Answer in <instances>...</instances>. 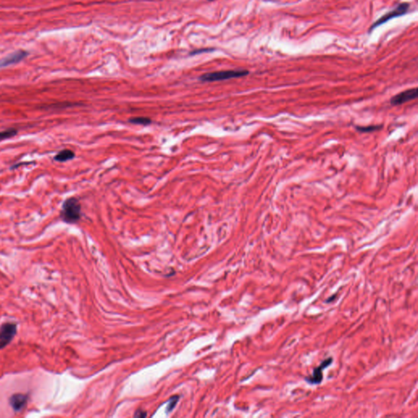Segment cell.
<instances>
[{"instance_id": "8fae6325", "label": "cell", "mask_w": 418, "mask_h": 418, "mask_svg": "<svg viewBox=\"0 0 418 418\" xmlns=\"http://www.w3.org/2000/svg\"><path fill=\"white\" fill-rule=\"evenodd\" d=\"M382 125L356 126L355 128L358 132L362 133H369L375 131L379 130L382 128Z\"/></svg>"}, {"instance_id": "30bf717a", "label": "cell", "mask_w": 418, "mask_h": 418, "mask_svg": "<svg viewBox=\"0 0 418 418\" xmlns=\"http://www.w3.org/2000/svg\"><path fill=\"white\" fill-rule=\"evenodd\" d=\"M128 122L131 124L142 126L150 125L152 123L151 119H149L147 117H133V118L128 119Z\"/></svg>"}, {"instance_id": "4fadbf2b", "label": "cell", "mask_w": 418, "mask_h": 418, "mask_svg": "<svg viewBox=\"0 0 418 418\" xmlns=\"http://www.w3.org/2000/svg\"><path fill=\"white\" fill-rule=\"evenodd\" d=\"M171 401H172V402H171V404H169V406H168V409H167V410H168V411H170L171 409H173L174 406H175V405H176V403L177 402V399H176V400H174L173 398H172V399H171Z\"/></svg>"}, {"instance_id": "3957f363", "label": "cell", "mask_w": 418, "mask_h": 418, "mask_svg": "<svg viewBox=\"0 0 418 418\" xmlns=\"http://www.w3.org/2000/svg\"><path fill=\"white\" fill-rule=\"evenodd\" d=\"M409 7H410V4H409V2H402V3L398 5L395 9L386 12L381 18L378 19L377 21H375L373 25H371L369 32H371L372 30H374L376 28L379 27L380 25H383V24L390 21L391 19L399 17V16H403V15L407 13Z\"/></svg>"}, {"instance_id": "277c9868", "label": "cell", "mask_w": 418, "mask_h": 418, "mask_svg": "<svg viewBox=\"0 0 418 418\" xmlns=\"http://www.w3.org/2000/svg\"><path fill=\"white\" fill-rule=\"evenodd\" d=\"M418 97V88H409L405 91H401L396 94V96L391 97V104L393 105H400L405 104L409 101H413Z\"/></svg>"}, {"instance_id": "7a4b0ae2", "label": "cell", "mask_w": 418, "mask_h": 418, "mask_svg": "<svg viewBox=\"0 0 418 418\" xmlns=\"http://www.w3.org/2000/svg\"><path fill=\"white\" fill-rule=\"evenodd\" d=\"M249 71L246 70H232V71H217L213 73L205 74L200 77V80L204 82H215L231 79L240 78L248 76Z\"/></svg>"}, {"instance_id": "52a82bcc", "label": "cell", "mask_w": 418, "mask_h": 418, "mask_svg": "<svg viewBox=\"0 0 418 418\" xmlns=\"http://www.w3.org/2000/svg\"><path fill=\"white\" fill-rule=\"evenodd\" d=\"M27 52L22 50L17 51V52L11 53L10 55L7 56L0 61V68L8 67L10 65L16 64V63H18V62L22 61L24 58L27 57Z\"/></svg>"}, {"instance_id": "5bb4252c", "label": "cell", "mask_w": 418, "mask_h": 418, "mask_svg": "<svg viewBox=\"0 0 418 418\" xmlns=\"http://www.w3.org/2000/svg\"><path fill=\"white\" fill-rule=\"evenodd\" d=\"M208 1H215V0H208Z\"/></svg>"}, {"instance_id": "8992f818", "label": "cell", "mask_w": 418, "mask_h": 418, "mask_svg": "<svg viewBox=\"0 0 418 418\" xmlns=\"http://www.w3.org/2000/svg\"><path fill=\"white\" fill-rule=\"evenodd\" d=\"M332 363H333L332 358H329L325 361H323L322 363L318 368L314 369L313 374L311 377H306V382H308L310 384L312 385H317L321 383L323 380V371L325 368H328Z\"/></svg>"}, {"instance_id": "ba28073f", "label": "cell", "mask_w": 418, "mask_h": 418, "mask_svg": "<svg viewBox=\"0 0 418 418\" xmlns=\"http://www.w3.org/2000/svg\"><path fill=\"white\" fill-rule=\"evenodd\" d=\"M10 401H11V405L12 408L16 411H18L25 406V403L27 401V397L24 395L18 394V395H15V396H12Z\"/></svg>"}, {"instance_id": "7c38bea8", "label": "cell", "mask_w": 418, "mask_h": 418, "mask_svg": "<svg viewBox=\"0 0 418 418\" xmlns=\"http://www.w3.org/2000/svg\"><path fill=\"white\" fill-rule=\"evenodd\" d=\"M16 133H17V131L16 129H13V128H10V129H7V130L1 131L0 132V141L11 138V137L16 135Z\"/></svg>"}, {"instance_id": "6da1fadb", "label": "cell", "mask_w": 418, "mask_h": 418, "mask_svg": "<svg viewBox=\"0 0 418 418\" xmlns=\"http://www.w3.org/2000/svg\"><path fill=\"white\" fill-rule=\"evenodd\" d=\"M61 217L67 223H76L81 217V204L76 198H69L62 205Z\"/></svg>"}, {"instance_id": "9c48e42d", "label": "cell", "mask_w": 418, "mask_h": 418, "mask_svg": "<svg viewBox=\"0 0 418 418\" xmlns=\"http://www.w3.org/2000/svg\"><path fill=\"white\" fill-rule=\"evenodd\" d=\"M76 156V154L71 150H63V151H60L59 153L57 154V156L54 157V160L58 162H67L69 160H73Z\"/></svg>"}, {"instance_id": "5b68a950", "label": "cell", "mask_w": 418, "mask_h": 418, "mask_svg": "<svg viewBox=\"0 0 418 418\" xmlns=\"http://www.w3.org/2000/svg\"><path fill=\"white\" fill-rule=\"evenodd\" d=\"M16 325L5 324L0 329V349L4 347L12 340L16 334Z\"/></svg>"}]
</instances>
